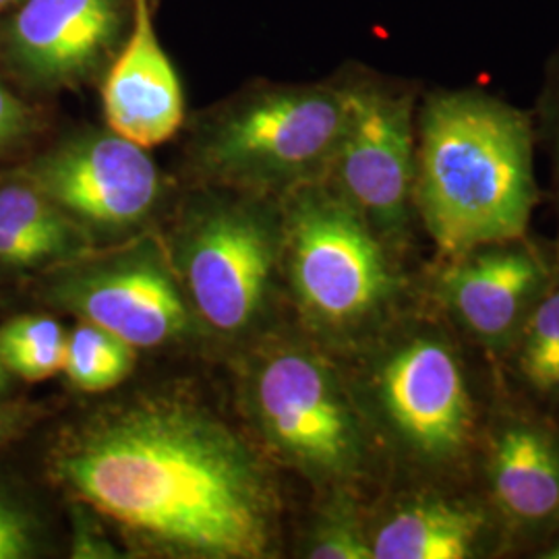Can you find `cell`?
Here are the masks:
<instances>
[{
	"mask_svg": "<svg viewBox=\"0 0 559 559\" xmlns=\"http://www.w3.org/2000/svg\"><path fill=\"white\" fill-rule=\"evenodd\" d=\"M4 423H7V415L0 411V431H2V427H4Z\"/></svg>",
	"mask_w": 559,
	"mask_h": 559,
	"instance_id": "f1b7e54d",
	"label": "cell"
},
{
	"mask_svg": "<svg viewBox=\"0 0 559 559\" xmlns=\"http://www.w3.org/2000/svg\"><path fill=\"white\" fill-rule=\"evenodd\" d=\"M282 267L311 342L357 355L423 300L425 261L381 239L328 180L282 195Z\"/></svg>",
	"mask_w": 559,
	"mask_h": 559,
	"instance_id": "277c9868",
	"label": "cell"
},
{
	"mask_svg": "<svg viewBox=\"0 0 559 559\" xmlns=\"http://www.w3.org/2000/svg\"><path fill=\"white\" fill-rule=\"evenodd\" d=\"M309 559H373L369 540V510L360 491L328 489L302 545Z\"/></svg>",
	"mask_w": 559,
	"mask_h": 559,
	"instance_id": "ac0fdd59",
	"label": "cell"
},
{
	"mask_svg": "<svg viewBox=\"0 0 559 559\" xmlns=\"http://www.w3.org/2000/svg\"><path fill=\"white\" fill-rule=\"evenodd\" d=\"M67 334L48 316H21L0 328V360L21 380L41 381L62 371Z\"/></svg>",
	"mask_w": 559,
	"mask_h": 559,
	"instance_id": "d6986e66",
	"label": "cell"
},
{
	"mask_svg": "<svg viewBox=\"0 0 559 559\" xmlns=\"http://www.w3.org/2000/svg\"><path fill=\"white\" fill-rule=\"evenodd\" d=\"M0 228L36 240L52 258L71 251L78 224L32 182L0 187Z\"/></svg>",
	"mask_w": 559,
	"mask_h": 559,
	"instance_id": "ffe728a7",
	"label": "cell"
},
{
	"mask_svg": "<svg viewBox=\"0 0 559 559\" xmlns=\"http://www.w3.org/2000/svg\"><path fill=\"white\" fill-rule=\"evenodd\" d=\"M122 0H23L4 32L11 67L40 87L78 85L119 46Z\"/></svg>",
	"mask_w": 559,
	"mask_h": 559,
	"instance_id": "4fadbf2b",
	"label": "cell"
},
{
	"mask_svg": "<svg viewBox=\"0 0 559 559\" xmlns=\"http://www.w3.org/2000/svg\"><path fill=\"white\" fill-rule=\"evenodd\" d=\"M346 122L325 180L381 239L417 261L420 230L417 110L423 90L411 81L357 71L342 78Z\"/></svg>",
	"mask_w": 559,
	"mask_h": 559,
	"instance_id": "52a82bcc",
	"label": "cell"
},
{
	"mask_svg": "<svg viewBox=\"0 0 559 559\" xmlns=\"http://www.w3.org/2000/svg\"><path fill=\"white\" fill-rule=\"evenodd\" d=\"M62 483L131 537L170 556L272 558L276 480L224 423L173 400L96 417L57 460Z\"/></svg>",
	"mask_w": 559,
	"mask_h": 559,
	"instance_id": "6da1fadb",
	"label": "cell"
},
{
	"mask_svg": "<svg viewBox=\"0 0 559 559\" xmlns=\"http://www.w3.org/2000/svg\"><path fill=\"white\" fill-rule=\"evenodd\" d=\"M15 2H20V0H0V11L7 9V7H11V4H15Z\"/></svg>",
	"mask_w": 559,
	"mask_h": 559,
	"instance_id": "83f0119b",
	"label": "cell"
},
{
	"mask_svg": "<svg viewBox=\"0 0 559 559\" xmlns=\"http://www.w3.org/2000/svg\"><path fill=\"white\" fill-rule=\"evenodd\" d=\"M135 348L96 323L83 321L67 334L62 371L83 392H106L129 378Z\"/></svg>",
	"mask_w": 559,
	"mask_h": 559,
	"instance_id": "e0dca14e",
	"label": "cell"
},
{
	"mask_svg": "<svg viewBox=\"0 0 559 559\" xmlns=\"http://www.w3.org/2000/svg\"><path fill=\"white\" fill-rule=\"evenodd\" d=\"M554 240L533 230L423 263V300L493 365L558 278Z\"/></svg>",
	"mask_w": 559,
	"mask_h": 559,
	"instance_id": "ba28073f",
	"label": "cell"
},
{
	"mask_svg": "<svg viewBox=\"0 0 559 559\" xmlns=\"http://www.w3.org/2000/svg\"><path fill=\"white\" fill-rule=\"evenodd\" d=\"M253 406L274 454L321 491H360L380 475L383 460L346 367L316 342L284 344L261 362Z\"/></svg>",
	"mask_w": 559,
	"mask_h": 559,
	"instance_id": "5b68a950",
	"label": "cell"
},
{
	"mask_svg": "<svg viewBox=\"0 0 559 559\" xmlns=\"http://www.w3.org/2000/svg\"><path fill=\"white\" fill-rule=\"evenodd\" d=\"M537 143L533 112L485 90L420 94L415 201L433 258L531 230Z\"/></svg>",
	"mask_w": 559,
	"mask_h": 559,
	"instance_id": "3957f363",
	"label": "cell"
},
{
	"mask_svg": "<svg viewBox=\"0 0 559 559\" xmlns=\"http://www.w3.org/2000/svg\"><path fill=\"white\" fill-rule=\"evenodd\" d=\"M7 369H4V365H2V360H0V390L4 388V383H7Z\"/></svg>",
	"mask_w": 559,
	"mask_h": 559,
	"instance_id": "484cf974",
	"label": "cell"
},
{
	"mask_svg": "<svg viewBox=\"0 0 559 559\" xmlns=\"http://www.w3.org/2000/svg\"><path fill=\"white\" fill-rule=\"evenodd\" d=\"M348 380L392 485L475 483L500 394L493 362L425 300L357 355Z\"/></svg>",
	"mask_w": 559,
	"mask_h": 559,
	"instance_id": "7a4b0ae2",
	"label": "cell"
},
{
	"mask_svg": "<svg viewBox=\"0 0 559 559\" xmlns=\"http://www.w3.org/2000/svg\"><path fill=\"white\" fill-rule=\"evenodd\" d=\"M32 182L81 228L100 235L127 233L160 200L158 166L147 152L112 131H92L34 162Z\"/></svg>",
	"mask_w": 559,
	"mask_h": 559,
	"instance_id": "8fae6325",
	"label": "cell"
},
{
	"mask_svg": "<svg viewBox=\"0 0 559 559\" xmlns=\"http://www.w3.org/2000/svg\"><path fill=\"white\" fill-rule=\"evenodd\" d=\"M34 551V531L27 516L15 506L0 500V559L29 558Z\"/></svg>",
	"mask_w": 559,
	"mask_h": 559,
	"instance_id": "7402d4cb",
	"label": "cell"
},
{
	"mask_svg": "<svg viewBox=\"0 0 559 559\" xmlns=\"http://www.w3.org/2000/svg\"><path fill=\"white\" fill-rule=\"evenodd\" d=\"M29 112L25 104L0 83V150L27 131Z\"/></svg>",
	"mask_w": 559,
	"mask_h": 559,
	"instance_id": "cb8c5ba5",
	"label": "cell"
},
{
	"mask_svg": "<svg viewBox=\"0 0 559 559\" xmlns=\"http://www.w3.org/2000/svg\"><path fill=\"white\" fill-rule=\"evenodd\" d=\"M52 260L50 251L36 240L25 239L11 230L0 228V261L7 265H36Z\"/></svg>",
	"mask_w": 559,
	"mask_h": 559,
	"instance_id": "603a6c76",
	"label": "cell"
},
{
	"mask_svg": "<svg viewBox=\"0 0 559 559\" xmlns=\"http://www.w3.org/2000/svg\"><path fill=\"white\" fill-rule=\"evenodd\" d=\"M493 367L506 394L559 419V274Z\"/></svg>",
	"mask_w": 559,
	"mask_h": 559,
	"instance_id": "2e32d148",
	"label": "cell"
},
{
	"mask_svg": "<svg viewBox=\"0 0 559 559\" xmlns=\"http://www.w3.org/2000/svg\"><path fill=\"white\" fill-rule=\"evenodd\" d=\"M537 141H540L551 162V198L559 210V48L545 67L537 110L533 112Z\"/></svg>",
	"mask_w": 559,
	"mask_h": 559,
	"instance_id": "44dd1931",
	"label": "cell"
},
{
	"mask_svg": "<svg viewBox=\"0 0 559 559\" xmlns=\"http://www.w3.org/2000/svg\"><path fill=\"white\" fill-rule=\"evenodd\" d=\"M344 122L340 81L267 87L210 124L198 158L212 179L282 198L328 177Z\"/></svg>",
	"mask_w": 559,
	"mask_h": 559,
	"instance_id": "8992f818",
	"label": "cell"
},
{
	"mask_svg": "<svg viewBox=\"0 0 559 559\" xmlns=\"http://www.w3.org/2000/svg\"><path fill=\"white\" fill-rule=\"evenodd\" d=\"M282 263V228L267 214L239 203L200 214L180 249L187 293L201 320L221 334H239L265 307Z\"/></svg>",
	"mask_w": 559,
	"mask_h": 559,
	"instance_id": "9c48e42d",
	"label": "cell"
},
{
	"mask_svg": "<svg viewBox=\"0 0 559 559\" xmlns=\"http://www.w3.org/2000/svg\"><path fill=\"white\" fill-rule=\"evenodd\" d=\"M531 558L535 559H559V533L551 539L545 540L540 547H537Z\"/></svg>",
	"mask_w": 559,
	"mask_h": 559,
	"instance_id": "d4e9b609",
	"label": "cell"
},
{
	"mask_svg": "<svg viewBox=\"0 0 559 559\" xmlns=\"http://www.w3.org/2000/svg\"><path fill=\"white\" fill-rule=\"evenodd\" d=\"M108 129L143 150L170 140L185 119L179 75L156 36L147 0L131 2V25L102 85Z\"/></svg>",
	"mask_w": 559,
	"mask_h": 559,
	"instance_id": "9a60e30c",
	"label": "cell"
},
{
	"mask_svg": "<svg viewBox=\"0 0 559 559\" xmlns=\"http://www.w3.org/2000/svg\"><path fill=\"white\" fill-rule=\"evenodd\" d=\"M60 305L96 323L135 350L182 336L189 311L179 286L156 253L135 251L94 265L57 288Z\"/></svg>",
	"mask_w": 559,
	"mask_h": 559,
	"instance_id": "5bb4252c",
	"label": "cell"
},
{
	"mask_svg": "<svg viewBox=\"0 0 559 559\" xmlns=\"http://www.w3.org/2000/svg\"><path fill=\"white\" fill-rule=\"evenodd\" d=\"M475 485L498 512L516 558L559 533V419L501 390L493 404Z\"/></svg>",
	"mask_w": 559,
	"mask_h": 559,
	"instance_id": "30bf717a",
	"label": "cell"
},
{
	"mask_svg": "<svg viewBox=\"0 0 559 559\" xmlns=\"http://www.w3.org/2000/svg\"><path fill=\"white\" fill-rule=\"evenodd\" d=\"M558 212V221H559V210H556ZM554 249H556V260H558L559 265V226H558V237L554 239Z\"/></svg>",
	"mask_w": 559,
	"mask_h": 559,
	"instance_id": "4316f807",
	"label": "cell"
},
{
	"mask_svg": "<svg viewBox=\"0 0 559 559\" xmlns=\"http://www.w3.org/2000/svg\"><path fill=\"white\" fill-rule=\"evenodd\" d=\"M373 559L516 558L475 483H404L369 510Z\"/></svg>",
	"mask_w": 559,
	"mask_h": 559,
	"instance_id": "7c38bea8",
	"label": "cell"
}]
</instances>
